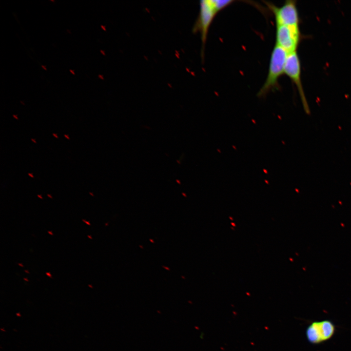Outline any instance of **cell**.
I'll return each mask as SVG.
<instances>
[{"mask_svg":"<svg viewBox=\"0 0 351 351\" xmlns=\"http://www.w3.org/2000/svg\"><path fill=\"white\" fill-rule=\"evenodd\" d=\"M215 11L211 0H201L199 3L198 16L193 28V32L199 33L202 42V55H204L209 29L215 16Z\"/></svg>","mask_w":351,"mask_h":351,"instance_id":"7a4b0ae2","label":"cell"},{"mask_svg":"<svg viewBox=\"0 0 351 351\" xmlns=\"http://www.w3.org/2000/svg\"><path fill=\"white\" fill-rule=\"evenodd\" d=\"M211 2L215 11L218 13L228 6L230 5L234 1L233 0H211Z\"/></svg>","mask_w":351,"mask_h":351,"instance_id":"52a82bcc","label":"cell"},{"mask_svg":"<svg viewBox=\"0 0 351 351\" xmlns=\"http://www.w3.org/2000/svg\"><path fill=\"white\" fill-rule=\"evenodd\" d=\"M31 140H32L34 142L36 143V141H35V139H33V138H31Z\"/></svg>","mask_w":351,"mask_h":351,"instance_id":"2e32d148","label":"cell"},{"mask_svg":"<svg viewBox=\"0 0 351 351\" xmlns=\"http://www.w3.org/2000/svg\"><path fill=\"white\" fill-rule=\"evenodd\" d=\"M28 175L30 176H31L32 177H34V176H33V175H32V174L28 173Z\"/></svg>","mask_w":351,"mask_h":351,"instance_id":"8fae6325","label":"cell"},{"mask_svg":"<svg viewBox=\"0 0 351 351\" xmlns=\"http://www.w3.org/2000/svg\"><path fill=\"white\" fill-rule=\"evenodd\" d=\"M89 194H91L92 196H93V195L91 193H89Z\"/></svg>","mask_w":351,"mask_h":351,"instance_id":"603a6c76","label":"cell"},{"mask_svg":"<svg viewBox=\"0 0 351 351\" xmlns=\"http://www.w3.org/2000/svg\"><path fill=\"white\" fill-rule=\"evenodd\" d=\"M46 274L50 277L52 276L51 274L49 273H46Z\"/></svg>","mask_w":351,"mask_h":351,"instance_id":"9c48e42d","label":"cell"},{"mask_svg":"<svg viewBox=\"0 0 351 351\" xmlns=\"http://www.w3.org/2000/svg\"><path fill=\"white\" fill-rule=\"evenodd\" d=\"M284 74L292 80L297 87L305 112L310 110L305 95L301 78V63L296 51L288 54L285 65Z\"/></svg>","mask_w":351,"mask_h":351,"instance_id":"3957f363","label":"cell"},{"mask_svg":"<svg viewBox=\"0 0 351 351\" xmlns=\"http://www.w3.org/2000/svg\"><path fill=\"white\" fill-rule=\"evenodd\" d=\"M42 67L44 68L45 70H46V69L44 67V66H42Z\"/></svg>","mask_w":351,"mask_h":351,"instance_id":"7402d4cb","label":"cell"},{"mask_svg":"<svg viewBox=\"0 0 351 351\" xmlns=\"http://www.w3.org/2000/svg\"><path fill=\"white\" fill-rule=\"evenodd\" d=\"M288 53L283 48L275 44L272 50L266 79L257 93L259 97L279 87L278 79L284 74L285 65Z\"/></svg>","mask_w":351,"mask_h":351,"instance_id":"6da1fadb","label":"cell"},{"mask_svg":"<svg viewBox=\"0 0 351 351\" xmlns=\"http://www.w3.org/2000/svg\"><path fill=\"white\" fill-rule=\"evenodd\" d=\"M38 196L40 197L41 199L42 198V197L40 195H38Z\"/></svg>","mask_w":351,"mask_h":351,"instance_id":"d6986e66","label":"cell"},{"mask_svg":"<svg viewBox=\"0 0 351 351\" xmlns=\"http://www.w3.org/2000/svg\"><path fill=\"white\" fill-rule=\"evenodd\" d=\"M65 137H66L67 139H70V138L68 137V136L67 135H64Z\"/></svg>","mask_w":351,"mask_h":351,"instance_id":"4fadbf2b","label":"cell"},{"mask_svg":"<svg viewBox=\"0 0 351 351\" xmlns=\"http://www.w3.org/2000/svg\"><path fill=\"white\" fill-rule=\"evenodd\" d=\"M47 195H48L49 197H50V198H52L51 195H50L48 194Z\"/></svg>","mask_w":351,"mask_h":351,"instance_id":"ac0fdd59","label":"cell"},{"mask_svg":"<svg viewBox=\"0 0 351 351\" xmlns=\"http://www.w3.org/2000/svg\"><path fill=\"white\" fill-rule=\"evenodd\" d=\"M274 17L276 25H298L299 18L296 1L287 0L280 7L267 3Z\"/></svg>","mask_w":351,"mask_h":351,"instance_id":"5b68a950","label":"cell"},{"mask_svg":"<svg viewBox=\"0 0 351 351\" xmlns=\"http://www.w3.org/2000/svg\"><path fill=\"white\" fill-rule=\"evenodd\" d=\"M335 332V326L330 320L313 322L306 330V337L309 342L318 344L330 339Z\"/></svg>","mask_w":351,"mask_h":351,"instance_id":"8992f818","label":"cell"},{"mask_svg":"<svg viewBox=\"0 0 351 351\" xmlns=\"http://www.w3.org/2000/svg\"><path fill=\"white\" fill-rule=\"evenodd\" d=\"M88 237H89L90 239H92V237H91V236H90V235H88Z\"/></svg>","mask_w":351,"mask_h":351,"instance_id":"ffe728a7","label":"cell"},{"mask_svg":"<svg viewBox=\"0 0 351 351\" xmlns=\"http://www.w3.org/2000/svg\"><path fill=\"white\" fill-rule=\"evenodd\" d=\"M19 265L20 266H21V267H23V265H22L21 264H20V263H19Z\"/></svg>","mask_w":351,"mask_h":351,"instance_id":"e0dca14e","label":"cell"},{"mask_svg":"<svg viewBox=\"0 0 351 351\" xmlns=\"http://www.w3.org/2000/svg\"><path fill=\"white\" fill-rule=\"evenodd\" d=\"M48 233L50 234L53 235V233H52V232L51 231V232H50V231H48Z\"/></svg>","mask_w":351,"mask_h":351,"instance_id":"5bb4252c","label":"cell"},{"mask_svg":"<svg viewBox=\"0 0 351 351\" xmlns=\"http://www.w3.org/2000/svg\"><path fill=\"white\" fill-rule=\"evenodd\" d=\"M13 116L14 117V118H16L17 119H18V118L17 117L16 115H13Z\"/></svg>","mask_w":351,"mask_h":351,"instance_id":"7c38bea8","label":"cell"},{"mask_svg":"<svg viewBox=\"0 0 351 351\" xmlns=\"http://www.w3.org/2000/svg\"><path fill=\"white\" fill-rule=\"evenodd\" d=\"M53 136H55L56 138H58V136H57L56 134L53 133Z\"/></svg>","mask_w":351,"mask_h":351,"instance_id":"30bf717a","label":"cell"},{"mask_svg":"<svg viewBox=\"0 0 351 351\" xmlns=\"http://www.w3.org/2000/svg\"><path fill=\"white\" fill-rule=\"evenodd\" d=\"M70 71L71 73H72V74H73V75H75V72H74V71H73L72 70H70Z\"/></svg>","mask_w":351,"mask_h":351,"instance_id":"9a60e30c","label":"cell"},{"mask_svg":"<svg viewBox=\"0 0 351 351\" xmlns=\"http://www.w3.org/2000/svg\"><path fill=\"white\" fill-rule=\"evenodd\" d=\"M25 272L26 273H29V272H28V271L25 270Z\"/></svg>","mask_w":351,"mask_h":351,"instance_id":"44dd1931","label":"cell"},{"mask_svg":"<svg viewBox=\"0 0 351 351\" xmlns=\"http://www.w3.org/2000/svg\"><path fill=\"white\" fill-rule=\"evenodd\" d=\"M82 221H84L87 224L90 225V223H89V222L85 220L84 219H82Z\"/></svg>","mask_w":351,"mask_h":351,"instance_id":"ba28073f","label":"cell"},{"mask_svg":"<svg viewBox=\"0 0 351 351\" xmlns=\"http://www.w3.org/2000/svg\"><path fill=\"white\" fill-rule=\"evenodd\" d=\"M276 43L288 54L296 51L300 40L298 25H276Z\"/></svg>","mask_w":351,"mask_h":351,"instance_id":"277c9868","label":"cell"}]
</instances>
